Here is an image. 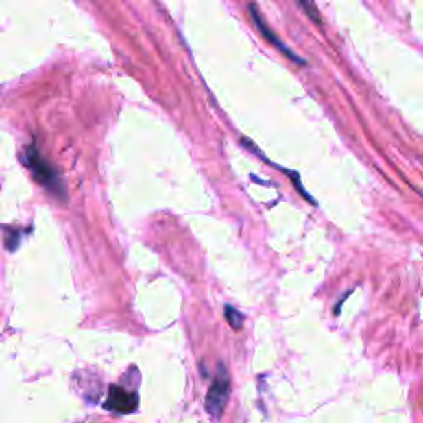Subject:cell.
Wrapping results in <instances>:
<instances>
[{
	"mask_svg": "<svg viewBox=\"0 0 423 423\" xmlns=\"http://www.w3.org/2000/svg\"><path fill=\"white\" fill-rule=\"evenodd\" d=\"M106 409L116 413H132L138 409V397L136 394L128 392L126 389L118 385H112L110 389V397H108Z\"/></svg>",
	"mask_w": 423,
	"mask_h": 423,
	"instance_id": "4",
	"label": "cell"
},
{
	"mask_svg": "<svg viewBox=\"0 0 423 423\" xmlns=\"http://www.w3.org/2000/svg\"><path fill=\"white\" fill-rule=\"evenodd\" d=\"M228 394H230V377H228L223 365L220 364V372L217 374L215 380L207 392V398H205V407L212 417H220L221 410L228 400Z\"/></svg>",
	"mask_w": 423,
	"mask_h": 423,
	"instance_id": "1",
	"label": "cell"
},
{
	"mask_svg": "<svg viewBox=\"0 0 423 423\" xmlns=\"http://www.w3.org/2000/svg\"><path fill=\"white\" fill-rule=\"evenodd\" d=\"M248 12H250V15H252V19H253V22H255V25H256V28L258 30H260V34L263 35L265 38L268 40L269 43H271L273 47H276L278 50L281 51V53L283 55H286L288 56L289 60H293V62L295 63H300V64H306V62L303 58H301V56H298L296 53H293L291 50H289L288 47L285 45L283 42H281L280 38L276 37L275 35V32L271 30V28H269L268 25H267V22H265V19L261 17V14H260V10H258V7L255 5V3H252V5H250V9H248Z\"/></svg>",
	"mask_w": 423,
	"mask_h": 423,
	"instance_id": "3",
	"label": "cell"
},
{
	"mask_svg": "<svg viewBox=\"0 0 423 423\" xmlns=\"http://www.w3.org/2000/svg\"><path fill=\"white\" fill-rule=\"evenodd\" d=\"M295 2L301 7V9H303L304 14L308 15L313 22L321 23V14H319V10H317L316 2H314V0H295Z\"/></svg>",
	"mask_w": 423,
	"mask_h": 423,
	"instance_id": "6",
	"label": "cell"
},
{
	"mask_svg": "<svg viewBox=\"0 0 423 423\" xmlns=\"http://www.w3.org/2000/svg\"><path fill=\"white\" fill-rule=\"evenodd\" d=\"M225 317H227V322L232 326V329H235V331H240V329L243 328L245 316L239 311V309L233 308V306L230 304L225 306Z\"/></svg>",
	"mask_w": 423,
	"mask_h": 423,
	"instance_id": "5",
	"label": "cell"
},
{
	"mask_svg": "<svg viewBox=\"0 0 423 423\" xmlns=\"http://www.w3.org/2000/svg\"><path fill=\"white\" fill-rule=\"evenodd\" d=\"M27 164L28 167L34 171V174L37 179L42 182L43 185H45L47 189H50L51 192L58 193L60 197L64 195V191H63V185H62V180H60L58 174L55 172V169L50 166V164H47L45 160L40 157L37 152L34 151V149H30L28 151V156H27Z\"/></svg>",
	"mask_w": 423,
	"mask_h": 423,
	"instance_id": "2",
	"label": "cell"
}]
</instances>
